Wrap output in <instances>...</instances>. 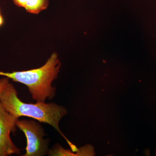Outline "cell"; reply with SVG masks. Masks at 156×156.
Segmentation results:
<instances>
[{
  "instance_id": "6da1fadb",
  "label": "cell",
  "mask_w": 156,
  "mask_h": 156,
  "mask_svg": "<svg viewBox=\"0 0 156 156\" xmlns=\"http://www.w3.org/2000/svg\"><path fill=\"white\" fill-rule=\"evenodd\" d=\"M0 101L6 111L13 116L17 119L20 117H30L40 122L49 124L63 136L69 147L73 145L59 128V122L67 113L64 107L55 103H46L44 101H37L35 104L23 102L18 98L13 84L10 83L1 95Z\"/></svg>"
},
{
  "instance_id": "7a4b0ae2",
  "label": "cell",
  "mask_w": 156,
  "mask_h": 156,
  "mask_svg": "<svg viewBox=\"0 0 156 156\" xmlns=\"http://www.w3.org/2000/svg\"><path fill=\"white\" fill-rule=\"evenodd\" d=\"M60 66L61 62L58 55L54 53L41 67L11 73L0 72V76L24 84L28 88L34 100L45 101L55 96L56 89L52 84L58 77Z\"/></svg>"
},
{
  "instance_id": "3957f363",
  "label": "cell",
  "mask_w": 156,
  "mask_h": 156,
  "mask_svg": "<svg viewBox=\"0 0 156 156\" xmlns=\"http://www.w3.org/2000/svg\"><path fill=\"white\" fill-rule=\"evenodd\" d=\"M16 126L25 134L26 152L23 156H42L48 154L49 140L44 139V130L41 125L34 120L17 121Z\"/></svg>"
},
{
  "instance_id": "277c9868",
  "label": "cell",
  "mask_w": 156,
  "mask_h": 156,
  "mask_svg": "<svg viewBox=\"0 0 156 156\" xmlns=\"http://www.w3.org/2000/svg\"><path fill=\"white\" fill-rule=\"evenodd\" d=\"M18 120L6 111L0 101V156L20 154V150L14 145L10 136L11 132L16 131Z\"/></svg>"
},
{
  "instance_id": "5b68a950",
  "label": "cell",
  "mask_w": 156,
  "mask_h": 156,
  "mask_svg": "<svg viewBox=\"0 0 156 156\" xmlns=\"http://www.w3.org/2000/svg\"><path fill=\"white\" fill-rule=\"evenodd\" d=\"M49 0H27L24 9L27 12L33 14H38L48 8Z\"/></svg>"
},
{
  "instance_id": "8992f818",
  "label": "cell",
  "mask_w": 156,
  "mask_h": 156,
  "mask_svg": "<svg viewBox=\"0 0 156 156\" xmlns=\"http://www.w3.org/2000/svg\"><path fill=\"white\" fill-rule=\"evenodd\" d=\"M9 83V78L6 77L0 80V97Z\"/></svg>"
},
{
  "instance_id": "52a82bcc",
  "label": "cell",
  "mask_w": 156,
  "mask_h": 156,
  "mask_svg": "<svg viewBox=\"0 0 156 156\" xmlns=\"http://www.w3.org/2000/svg\"><path fill=\"white\" fill-rule=\"evenodd\" d=\"M14 4L17 6L24 8L27 0H13Z\"/></svg>"
},
{
  "instance_id": "ba28073f",
  "label": "cell",
  "mask_w": 156,
  "mask_h": 156,
  "mask_svg": "<svg viewBox=\"0 0 156 156\" xmlns=\"http://www.w3.org/2000/svg\"><path fill=\"white\" fill-rule=\"evenodd\" d=\"M4 23V17L0 14V27L3 25Z\"/></svg>"
},
{
  "instance_id": "9c48e42d",
  "label": "cell",
  "mask_w": 156,
  "mask_h": 156,
  "mask_svg": "<svg viewBox=\"0 0 156 156\" xmlns=\"http://www.w3.org/2000/svg\"></svg>"
}]
</instances>
